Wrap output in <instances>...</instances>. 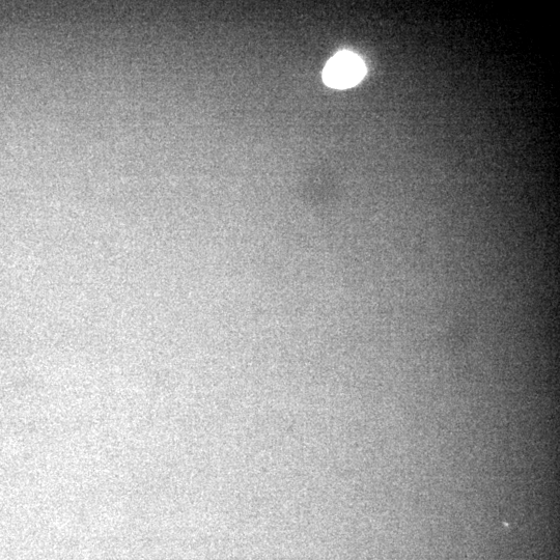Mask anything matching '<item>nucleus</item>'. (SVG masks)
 I'll use <instances>...</instances> for the list:
<instances>
[{
  "instance_id": "f257e3e1",
  "label": "nucleus",
  "mask_w": 560,
  "mask_h": 560,
  "mask_svg": "<svg viewBox=\"0 0 560 560\" xmlns=\"http://www.w3.org/2000/svg\"><path fill=\"white\" fill-rule=\"evenodd\" d=\"M366 74L367 67L357 54L341 51L325 66L323 79L328 87L345 90L356 86Z\"/></svg>"
}]
</instances>
